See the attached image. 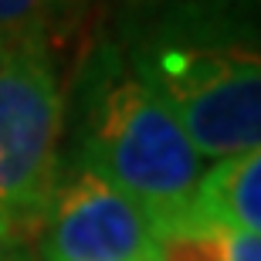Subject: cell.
Masks as SVG:
<instances>
[{
	"mask_svg": "<svg viewBox=\"0 0 261 261\" xmlns=\"http://www.w3.org/2000/svg\"><path fill=\"white\" fill-rule=\"evenodd\" d=\"M112 41L200 160L261 146V0L122 4Z\"/></svg>",
	"mask_w": 261,
	"mask_h": 261,
	"instance_id": "cell-1",
	"label": "cell"
},
{
	"mask_svg": "<svg viewBox=\"0 0 261 261\" xmlns=\"http://www.w3.org/2000/svg\"><path fill=\"white\" fill-rule=\"evenodd\" d=\"M65 126L68 160L133 197L156 234L184 221L207 166L112 38L85 51L65 98Z\"/></svg>",
	"mask_w": 261,
	"mask_h": 261,
	"instance_id": "cell-2",
	"label": "cell"
},
{
	"mask_svg": "<svg viewBox=\"0 0 261 261\" xmlns=\"http://www.w3.org/2000/svg\"><path fill=\"white\" fill-rule=\"evenodd\" d=\"M65 92L44 41L0 48V244L28 248L44 227L61 166Z\"/></svg>",
	"mask_w": 261,
	"mask_h": 261,
	"instance_id": "cell-3",
	"label": "cell"
},
{
	"mask_svg": "<svg viewBox=\"0 0 261 261\" xmlns=\"http://www.w3.org/2000/svg\"><path fill=\"white\" fill-rule=\"evenodd\" d=\"M38 258L160 261V234L133 197L61 156L48 217L38 234Z\"/></svg>",
	"mask_w": 261,
	"mask_h": 261,
	"instance_id": "cell-4",
	"label": "cell"
},
{
	"mask_svg": "<svg viewBox=\"0 0 261 261\" xmlns=\"http://www.w3.org/2000/svg\"><path fill=\"white\" fill-rule=\"evenodd\" d=\"M180 224L261 238V146L207 166Z\"/></svg>",
	"mask_w": 261,
	"mask_h": 261,
	"instance_id": "cell-5",
	"label": "cell"
},
{
	"mask_svg": "<svg viewBox=\"0 0 261 261\" xmlns=\"http://www.w3.org/2000/svg\"><path fill=\"white\" fill-rule=\"evenodd\" d=\"M82 0H0V48L44 41L68 28Z\"/></svg>",
	"mask_w": 261,
	"mask_h": 261,
	"instance_id": "cell-6",
	"label": "cell"
},
{
	"mask_svg": "<svg viewBox=\"0 0 261 261\" xmlns=\"http://www.w3.org/2000/svg\"><path fill=\"white\" fill-rule=\"evenodd\" d=\"M217 261H261V238L217 227Z\"/></svg>",
	"mask_w": 261,
	"mask_h": 261,
	"instance_id": "cell-7",
	"label": "cell"
},
{
	"mask_svg": "<svg viewBox=\"0 0 261 261\" xmlns=\"http://www.w3.org/2000/svg\"><path fill=\"white\" fill-rule=\"evenodd\" d=\"M0 261H34L28 248H14V244H0Z\"/></svg>",
	"mask_w": 261,
	"mask_h": 261,
	"instance_id": "cell-8",
	"label": "cell"
},
{
	"mask_svg": "<svg viewBox=\"0 0 261 261\" xmlns=\"http://www.w3.org/2000/svg\"><path fill=\"white\" fill-rule=\"evenodd\" d=\"M126 4H149V0H126Z\"/></svg>",
	"mask_w": 261,
	"mask_h": 261,
	"instance_id": "cell-9",
	"label": "cell"
}]
</instances>
